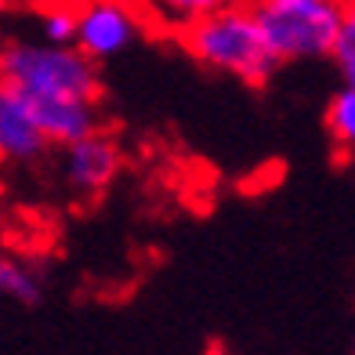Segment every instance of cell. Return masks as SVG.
<instances>
[{
	"label": "cell",
	"instance_id": "6da1fadb",
	"mask_svg": "<svg viewBox=\"0 0 355 355\" xmlns=\"http://www.w3.org/2000/svg\"><path fill=\"white\" fill-rule=\"evenodd\" d=\"M0 84L29 105L44 102H102V73L76 47L44 40H8L0 47Z\"/></svg>",
	"mask_w": 355,
	"mask_h": 355
},
{
	"label": "cell",
	"instance_id": "7a4b0ae2",
	"mask_svg": "<svg viewBox=\"0 0 355 355\" xmlns=\"http://www.w3.org/2000/svg\"><path fill=\"white\" fill-rule=\"evenodd\" d=\"M182 44L203 69L232 76V80L250 84V87L268 84V80L283 69L265 47L261 29H257L247 4L214 11V15H207V19L185 26Z\"/></svg>",
	"mask_w": 355,
	"mask_h": 355
},
{
	"label": "cell",
	"instance_id": "3957f363",
	"mask_svg": "<svg viewBox=\"0 0 355 355\" xmlns=\"http://www.w3.org/2000/svg\"><path fill=\"white\" fill-rule=\"evenodd\" d=\"M247 8L279 66L327 58L345 15L352 11L348 0H250Z\"/></svg>",
	"mask_w": 355,
	"mask_h": 355
},
{
	"label": "cell",
	"instance_id": "277c9868",
	"mask_svg": "<svg viewBox=\"0 0 355 355\" xmlns=\"http://www.w3.org/2000/svg\"><path fill=\"white\" fill-rule=\"evenodd\" d=\"M76 11L73 47L94 66L127 55L141 37V15L131 0H84Z\"/></svg>",
	"mask_w": 355,
	"mask_h": 355
},
{
	"label": "cell",
	"instance_id": "5b68a950",
	"mask_svg": "<svg viewBox=\"0 0 355 355\" xmlns=\"http://www.w3.org/2000/svg\"><path fill=\"white\" fill-rule=\"evenodd\" d=\"M123 171V149L109 131H91L62 149V182L73 196H102Z\"/></svg>",
	"mask_w": 355,
	"mask_h": 355
},
{
	"label": "cell",
	"instance_id": "8992f818",
	"mask_svg": "<svg viewBox=\"0 0 355 355\" xmlns=\"http://www.w3.org/2000/svg\"><path fill=\"white\" fill-rule=\"evenodd\" d=\"M51 145L37 127L29 102L15 87L0 84V159L4 164H33Z\"/></svg>",
	"mask_w": 355,
	"mask_h": 355
},
{
	"label": "cell",
	"instance_id": "52a82bcc",
	"mask_svg": "<svg viewBox=\"0 0 355 355\" xmlns=\"http://www.w3.org/2000/svg\"><path fill=\"white\" fill-rule=\"evenodd\" d=\"M0 297L15 304H40L44 297V276L15 254H0Z\"/></svg>",
	"mask_w": 355,
	"mask_h": 355
},
{
	"label": "cell",
	"instance_id": "ba28073f",
	"mask_svg": "<svg viewBox=\"0 0 355 355\" xmlns=\"http://www.w3.org/2000/svg\"><path fill=\"white\" fill-rule=\"evenodd\" d=\"M153 11V19L164 26V29H178L182 33L185 26L207 19L214 11H225V8H236L243 0H145Z\"/></svg>",
	"mask_w": 355,
	"mask_h": 355
},
{
	"label": "cell",
	"instance_id": "9c48e42d",
	"mask_svg": "<svg viewBox=\"0 0 355 355\" xmlns=\"http://www.w3.org/2000/svg\"><path fill=\"white\" fill-rule=\"evenodd\" d=\"M327 131L337 149L355 145V84H341L327 105Z\"/></svg>",
	"mask_w": 355,
	"mask_h": 355
},
{
	"label": "cell",
	"instance_id": "30bf717a",
	"mask_svg": "<svg viewBox=\"0 0 355 355\" xmlns=\"http://www.w3.org/2000/svg\"><path fill=\"white\" fill-rule=\"evenodd\" d=\"M76 37V11L66 4H51L40 11V40L44 44H58V47H73Z\"/></svg>",
	"mask_w": 355,
	"mask_h": 355
},
{
	"label": "cell",
	"instance_id": "8fae6325",
	"mask_svg": "<svg viewBox=\"0 0 355 355\" xmlns=\"http://www.w3.org/2000/svg\"><path fill=\"white\" fill-rule=\"evenodd\" d=\"M327 58H334V66H337L345 84H355V15L352 11L345 15V22H341V29H337Z\"/></svg>",
	"mask_w": 355,
	"mask_h": 355
},
{
	"label": "cell",
	"instance_id": "7c38bea8",
	"mask_svg": "<svg viewBox=\"0 0 355 355\" xmlns=\"http://www.w3.org/2000/svg\"><path fill=\"white\" fill-rule=\"evenodd\" d=\"M8 11H11V0H0V19H4Z\"/></svg>",
	"mask_w": 355,
	"mask_h": 355
}]
</instances>
